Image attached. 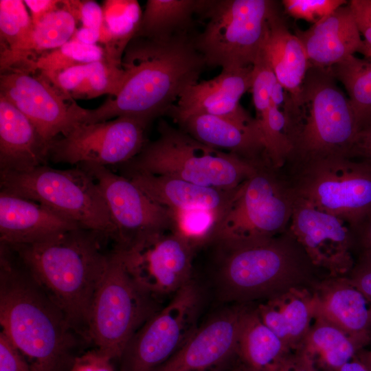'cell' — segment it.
<instances>
[{
  "label": "cell",
  "instance_id": "obj_1",
  "mask_svg": "<svg viewBox=\"0 0 371 371\" xmlns=\"http://www.w3.org/2000/svg\"><path fill=\"white\" fill-rule=\"evenodd\" d=\"M127 74L118 93L99 107L85 109L72 101L77 123H96L122 115L149 123L167 113L183 92L197 82L207 67L187 32L163 38L135 37L122 60Z\"/></svg>",
  "mask_w": 371,
  "mask_h": 371
},
{
  "label": "cell",
  "instance_id": "obj_2",
  "mask_svg": "<svg viewBox=\"0 0 371 371\" xmlns=\"http://www.w3.org/2000/svg\"><path fill=\"white\" fill-rule=\"evenodd\" d=\"M9 256L8 246L1 243V331L34 371H69L83 337L28 271Z\"/></svg>",
  "mask_w": 371,
  "mask_h": 371
},
{
  "label": "cell",
  "instance_id": "obj_3",
  "mask_svg": "<svg viewBox=\"0 0 371 371\" xmlns=\"http://www.w3.org/2000/svg\"><path fill=\"white\" fill-rule=\"evenodd\" d=\"M104 238H109L80 227L42 242L9 245L37 284L85 340H89L94 296L110 255L102 251Z\"/></svg>",
  "mask_w": 371,
  "mask_h": 371
},
{
  "label": "cell",
  "instance_id": "obj_4",
  "mask_svg": "<svg viewBox=\"0 0 371 371\" xmlns=\"http://www.w3.org/2000/svg\"><path fill=\"white\" fill-rule=\"evenodd\" d=\"M217 280L227 300H268L295 289H316L320 271L289 228L271 238L216 243Z\"/></svg>",
  "mask_w": 371,
  "mask_h": 371
},
{
  "label": "cell",
  "instance_id": "obj_5",
  "mask_svg": "<svg viewBox=\"0 0 371 371\" xmlns=\"http://www.w3.org/2000/svg\"><path fill=\"white\" fill-rule=\"evenodd\" d=\"M158 131L157 139L146 142L135 157L117 166L123 176H168L203 186L232 190L265 164H255L207 146L164 120L160 121Z\"/></svg>",
  "mask_w": 371,
  "mask_h": 371
},
{
  "label": "cell",
  "instance_id": "obj_6",
  "mask_svg": "<svg viewBox=\"0 0 371 371\" xmlns=\"http://www.w3.org/2000/svg\"><path fill=\"white\" fill-rule=\"evenodd\" d=\"M300 106V120L287 164L331 155L350 157L359 122L348 97L337 86L330 68L310 66Z\"/></svg>",
  "mask_w": 371,
  "mask_h": 371
},
{
  "label": "cell",
  "instance_id": "obj_7",
  "mask_svg": "<svg viewBox=\"0 0 371 371\" xmlns=\"http://www.w3.org/2000/svg\"><path fill=\"white\" fill-rule=\"evenodd\" d=\"M1 190L38 203L85 229L113 240L115 229L103 192L83 168L46 165L26 172L0 171Z\"/></svg>",
  "mask_w": 371,
  "mask_h": 371
},
{
  "label": "cell",
  "instance_id": "obj_8",
  "mask_svg": "<svg viewBox=\"0 0 371 371\" xmlns=\"http://www.w3.org/2000/svg\"><path fill=\"white\" fill-rule=\"evenodd\" d=\"M297 196L344 220L352 230L371 210V164L343 155L291 162Z\"/></svg>",
  "mask_w": 371,
  "mask_h": 371
},
{
  "label": "cell",
  "instance_id": "obj_9",
  "mask_svg": "<svg viewBox=\"0 0 371 371\" xmlns=\"http://www.w3.org/2000/svg\"><path fill=\"white\" fill-rule=\"evenodd\" d=\"M296 198L281 170L260 166L239 186L217 221L210 243L261 240L283 233L289 226Z\"/></svg>",
  "mask_w": 371,
  "mask_h": 371
},
{
  "label": "cell",
  "instance_id": "obj_10",
  "mask_svg": "<svg viewBox=\"0 0 371 371\" xmlns=\"http://www.w3.org/2000/svg\"><path fill=\"white\" fill-rule=\"evenodd\" d=\"M271 0L208 1L203 12L204 30L193 37L207 66L222 69L253 66L260 55L272 15L278 10Z\"/></svg>",
  "mask_w": 371,
  "mask_h": 371
},
{
  "label": "cell",
  "instance_id": "obj_11",
  "mask_svg": "<svg viewBox=\"0 0 371 371\" xmlns=\"http://www.w3.org/2000/svg\"><path fill=\"white\" fill-rule=\"evenodd\" d=\"M157 301L137 285L115 247L93 301L89 340L113 360L120 359L133 335L159 310Z\"/></svg>",
  "mask_w": 371,
  "mask_h": 371
},
{
  "label": "cell",
  "instance_id": "obj_12",
  "mask_svg": "<svg viewBox=\"0 0 371 371\" xmlns=\"http://www.w3.org/2000/svg\"><path fill=\"white\" fill-rule=\"evenodd\" d=\"M201 298L192 280L178 290L131 338L121 371H153L178 351L197 329Z\"/></svg>",
  "mask_w": 371,
  "mask_h": 371
},
{
  "label": "cell",
  "instance_id": "obj_13",
  "mask_svg": "<svg viewBox=\"0 0 371 371\" xmlns=\"http://www.w3.org/2000/svg\"><path fill=\"white\" fill-rule=\"evenodd\" d=\"M149 124L127 115L96 123H78L50 144L49 157L55 163L120 166L142 150Z\"/></svg>",
  "mask_w": 371,
  "mask_h": 371
},
{
  "label": "cell",
  "instance_id": "obj_14",
  "mask_svg": "<svg viewBox=\"0 0 371 371\" xmlns=\"http://www.w3.org/2000/svg\"><path fill=\"white\" fill-rule=\"evenodd\" d=\"M99 184L115 229V246L127 247L173 229L170 208L149 198L133 181L106 166L82 164Z\"/></svg>",
  "mask_w": 371,
  "mask_h": 371
},
{
  "label": "cell",
  "instance_id": "obj_15",
  "mask_svg": "<svg viewBox=\"0 0 371 371\" xmlns=\"http://www.w3.org/2000/svg\"><path fill=\"white\" fill-rule=\"evenodd\" d=\"M115 247L137 285L156 300L191 281L195 249L173 232Z\"/></svg>",
  "mask_w": 371,
  "mask_h": 371
},
{
  "label": "cell",
  "instance_id": "obj_16",
  "mask_svg": "<svg viewBox=\"0 0 371 371\" xmlns=\"http://www.w3.org/2000/svg\"><path fill=\"white\" fill-rule=\"evenodd\" d=\"M288 228L313 264L329 277H341L352 269L355 237L341 218L297 196Z\"/></svg>",
  "mask_w": 371,
  "mask_h": 371
},
{
  "label": "cell",
  "instance_id": "obj_17",
  "mask_svg": "<svg viewBox=\"0 0 371 371\" xmlns=\"http://www.w3.org/2000/svg\"><path fill=\"white\" fill-rule=\"evenodd\" d=\"M21 69L3 71L0 95L14 105L33 124L49 146L58 134L65 135L76 124L68 100L41 73Z\"/></svg>",
  "mask_w": 371,
  "mask_h": 371
},
{
  "label": "cell",
  "instance_id": "obj_18",
  "mask_svg": "<svg viewBox=\"0 0 371 371\" xmlns=\"http://www.w3.org/2000/svg\"><path fill=\"white\" fill-rule=\"evenodd\" d=\"M253 66L222 69L216 77L189 86L168 111L181 124L195 115H210L244 124L252 118L240 104L243 95L251 89Z\"/></svg>",
  "mask_w": 371,
  "mask_h": 371
},
{
  "label": "cell",
  "instance_id": "obj_19",
  "mask_svg": "<svg viewBox=\"0 0 371 371\" xmlns=\"http://www.w3.org/2000/svg\"><path fill=\"white\" fill-rule=\"evenodd\" d=\"M246 309L233 308L210 318L166 361L153 371H206L236 353Z\"/></svg>",
  "mask_w": 371,
  "mask_h": 371
},
{
  "label": "cell",
  "instance_id": "obj_20",
  "mask_svg": "<svg viewBox=\"0 0 371 371\" xmlns=\"http://www.w3.org/2000/svg\"><path fill=\"white\" fill-rule=\"evenodd\" d=\"M311 66L330 68L361 53L371 56L352 11L342 5L305 30H296Z\"/></svg>",
  "mask_w": 371,
  "mask_h": 371
},
{
  "label": "cell",
  "instance_id": "obj_21",
  "mask_svg": "<svg viewBox=\"0 0 371 371\" xmlns=\"http://www.w3.org/2000/svg\"><path fill=\"white\" fill-rule=\"evenodd\" d=\"M80 227H82L38 203L0 192L2 243L18 245L39 243Z\"/></svg>",
  "mask_w": 371,
  "mask_h": 371
},
{
  "label": "cell",
  "instance_id": "obj_22",
  "mask_svg": "<svg viewBox=\"0 0 371 371\" xmlns=\"http://www.w3.org/2000/svg\"><path fill=\"white\" fill-rule=\"evenodd\" d=\"M48 157L49 146L33 124L0 95V171H29Z\"/></svg>",
  "mask_w": 371,
  "mask_h": 371
},
{
  "label": "cell",
  "instance_id": "obj_23",
  "mask_svg": "<svg viewBox=\"0 0 371 371\" xmlns=\"http://www.w3.org/2000/svg\"><path fill=\"white\" fill-rule=\"evenodd\" d=\"M180 124L188 134L207 146L227 150L255 164H269L256 120L244 124L214 115H195Z\"/></svg>",
  "mask_w": 371,
  "mask_h": 371
},
{
  "label": "cell",
  "instance_id": "obj_24",
  "mask_svg": "<svg viewBox=\"0 0 371 371\" xmlns=\"http://www.w3.org/2000/svg\"><path fill=\"white\" fill-rule=\"evenodd\" d=\"M127 178L160 205L170 209L212 210L219 214L220 218L231 204L239 188L227 190L150 174H133Z\"/></svg>",
  "mask_w": 371,
  "mask_h": 371
},
{
  "label": "cell",
  "instance_id": "obj_25",
  "mask_svg": "<svg viewBox=\"0 0 371 371\" xmlns=\"http://www.w3.org/2000/svg\"><path fill=\"white\" fill-rule=\"evenodd\" d=\"M262 51L277 81L299 106L303 82L311 65L300 40L289 31L278 10L269 20Z\"/></svg>",
  "mask_w": 371,
  "mask_h": 371
},
{
  "label": "cell",
  "instance_id": "obj_26",
  "mask_svg": "<svg viewBox=\"0 0 371 371\" xmlns=\"http://www.w3.org/2000/svg\"><path fill=\"white\" fill-rule=\"evenodd\" d=\"M310 291H289L266 300L256 309L262 322L289 350L299 346L315 317V293Z\"/></svg>",
  "mask_w": 371,
  "mask_h": 371
},
{
  "label": "cell",
  "instance_id": "obj_27",
  "mask_svg": "<svg viewBox=\"0 0 371 371\" xmlns=\"http://www.w3.org/2000/svg\"><path fill=\"white\" fill-rule=\"evenodd\" d=\"M346 284L341 277L321 282L315 291V317L330 322L348 336L365 328L369 312L363 293Z\"/></svg>",
  "mask_w": 371,
  "mask_h": 371
},
{
  "label": "cell",
  "instance_id": "obj_28",
  "mask_svg": "<svg viewBox=\"0 0 371 371\" xmlns=\"http://www.w3.org/2000/svg\"><path fill=\"white\" fill-rule=\"evenodd\" d=\"M261 320L256 310H246L238 335L236 353L251 371H273L291 352Z\"/></svg>",
  "mask_w": 371,
  "mask_h": 371
},
{
  "label": "cell",
  "instance_id": "obj_29",
  "mask_svg": "<svg viewBox=\"0 0 371 371\" xmlns=\"http://www.w3.org/2000/svg\"><path fill=\"white\" fill-rule=\"evenodd\" d=\"M305 337L296 348L315 371H338L354 357L350 337L330 322L315 317Z\"/></svg>",
  "mask_w": 371,
  "mask_h": 371
},
{
  "label": "cell",
  "instance_id": "obj_30",
  "mask_svg": "<svg viewBox=\"0 0 371 371\" xmlns=\"http://www.w3.org/2000/svg\"><path fill=\"white\" fill-rule=\"evenodd\" d=\"M102 10L99 42L103 45V58L122 65L124 51L139 30L143 12L136 0L104 1Z\"/></svg>",
  "mask_w": 371,
  "mask_h": 371
},
{
  "label": "cell",
  "instance_id": "obj_31",
  "mask_svg": "<svg viewBox=\"0 0 371 371\" xmlns=\"http://www.w3.org/2000/svg\"><path fill=\"white\" fill-rule=\"evenodd\" d=\"M208 1L148 0L135 37L163 38L187 32L194 13L203 12Z\"/></svg>",
  "mask_w": 371,
  "mask_h": 371
},
{
  "label": "cell",
  "instance_id": "obj_32",
  "mask_svg": "<svg viewBox=\"0 0 371 371\" xmlns=\"http://www.w3.org/2000/svg\"><path fill=\"white\" fill-rule=\"evenodd\" d=\"M330 69L345 87L360 126L371 116V56L353 55Z\"/></svg>",
  "mask_w": 371,
  "mask_h": 371
},
{
  "label": "cell",
  "instance_id": "obj_33",
  "mask_svg": "<svg viewBox=\"0 0 371 371\" xmlns=\"http://www.w3.org/2000/svg\"><path fill=\"white\" fill-rule=\"evenodd\" d=\"M77 21L63 5L50 12L34 26L29 56L35 61L38 54L55 49L69 42L76 30Z\"/></svg>",
  "mask_w": 371,
  "mask_h": 371
},
{
  "label": "cell",
  "instance_id": "obj_34",
  "mask_svg": "<svg viewBox=\"0 0 371 371\" xmlns=\"http://www.w3.org/2000/svg\"><path fill=\"white\" fill-rule=\"evenodd\" d=\"M104 49L98 45H86L70 40L63 46L41 54L31 66V72L57 71L74 66L100 61Z\"/></svg>",
  "mask_w": 371,
  "mask_h": 371
},
{
  "label": "cell",
  "instance_id": "obj_35",
  "mask_svg": "<svg viewBox=\"0 0 371 371\" xmlns=\"http://www.w3.org/2000/svg\"><path fill=\"white\" fill-rule=\"evenodd\" d=\"M127 74L122 65L102 59L92 63L88 76L71 93V98L90 99L103 94L115 95L126 80Z\"/></svg>",
  "mask_w": 371,
  "mask_h": 371
},
{
  "label": "cell",
  "instance_id": "obj_36",
  "mask_svg": "<svg viewBox=\"0 0 371 371\" xmlns=\"http://www.w3.org/2000/svg\"><path fill=\"white\" fill-rule=\"evenodd\" d=\"M170 210L174 221L172 232L186 240L195 249L210 243L219 214L205 209Z\"/></svg>",
  "mask_w": 371,
  "mask_h": 371
},
{
  "label": "cell",
  "instance_id": "obj_37",
  "mask_svg": "<svg viewBox=\"0 0 371 371\" xmlns=\"http://www.w3.org/2000/svg\"><path fill=\"white\" fill-rule=\"evenodd\" d=\"M282 3L293 18L314 24L348 3L344 0H284Z\"/></svg>",
  "mask_w": 371,
  "mask_h": 371
},
{
  "label": "cell",
  "instance_id": "obj_38",
  "mask_svg": "<svg viewBox=\"0 0 371 371\" xmlns=\"http://www.w3.org/2000/svg\"><path fill=\"white\" fill-rule=\"evenodd\" d=\"M92 63L74 66L57 71L41 73L64 96L72 100L71 93L88 76Z\"/></svg>",
  "mask_w": 371,
  "mask_h": 371
},
{
  "label": "cell",
  "instance_id": "obj_39",
  "mask_svg": "<svg viewBox=\"0 0 371 371\" xmlns=\"http://www.w3.org/2000/svg\"><path fill=\"white\" fill-rule=\"evenodd\" d=\"M63 5L82 27L100 30L103 23L102 8L91 0H64Z\"/></svg>",
  "mask_w": 371,
  "mask_h": 371
},
{
  "label": "cell",
  "instance_id": "obj_40",
  "mask_svg": "<svg viewBox=\"0 0 371 371\" xmlns=\"http://www.w3.org/2000/svg\"><path fill=\"white\" fill-rule=\"evenodd\" d=\"M0 371H34L25 358L1 331Z\"/></svg>",
  "mask_w": 371,
  "mask_h": 371
},
{
  "label": "cell",
  "instance_id": "obj_41",
  "mask_svg": "<svg viewBox=\"0 0 371 371\" xmlns=\"http://www.w3.org/2000/svg\"><path fill=\"white\" fill-rule=\"evenodd\" d=\"M113 359L98 348L77 356L69 371H115Z\"/></svg>",
  "mask_w": 371,
  "mask_h": 371
},
{
  "label": "cell",
  "instance_id": "obj_42",
  "mask_svg": "<svg viewBox=\"0 0 371 371\" xmlns=\"http://www.w3.org/2000/svg\"><path fill=\"white\" fill-rule=\"evenodd\" d=\"M348 5L371 54V0H351Z\"/></svg>",
  "mask_w": 371,
  "mask_h": 371
},
{
  "label": "cell",
  "instance_id": "obj_43",
  "mask_svg": "<svg viewBox=\"0 0 371 371\" xmlns=\"http://www.w3.org/2000/svg\"><path fill=\"white\" fill-rule=\"evenodd\" d=\"M350 157L371 164V116L360 124Z\"/></svg>",
  "mask_w": 371,
  "mask_h": 371
},
{
  "label": "cell",
  "instance_id": "obj_44",
  "mask_svg": "<svg viewBox=\"0 0 371 371\" xmlns=\"http://www.w3.org/2000/svg\"><path fill=\"white\" fill-rule=\"evenodd\" d=\"M25 4L29 8L34 26L50 12L60 8L63 1L58 0H25Z\"/></svg>",
  "mask_w": 371,
  "mask_h": 371
},
{
  "label": "cell",
  "instance_id": "obj_45",
  "mask_svg": "<svg viewBox=\"0 0 371 371\" xmlns=\"http://www.w3.org/2000/svg\"><path fill=\"white\" fill-rule=\"evenodd\" d=\"M273 371H315L310 362L297 349L280 361Z\"/></svg>",
  "mask_w": 371,
  "mask_h": 371
},
{
  "label": "cell",
  "instance_id": "obj_46",
  "mask_svg": "<svg viewBox=\"0 0 371 371\" xmlns=\"http://www.w3.org/2000/svg\"><path fill=\"white\" fill-rule=\"evenodd\" d=\"M368 258L363 262L359 277L356 278L360 291L366 295L371 296V252L368 251Z\"/></svg>",
  "mask_w": 371,
  "mask_h": 371
},
{
  "label": "cell",
  "instance_id": "obj_47",
  "mask_svg": "<svg viewBox=\"0 0 371 371\" xmlns=\"http://www.w3.org/2000/svg\"><path fill=\"white\" fill-rule=\"evenodd\" d=\"M352 231L354 237L359 236L366 247L371 252V210Z\"/></svg>",
  "mask_w": 371,
  "mask_h": 371
},
{
  "label": "cell",
  "instance_id": "obj_48",
  "mask_svg": "<svg viewBox=\"0 0 371 371\" xmlns=\"http://www.w3.org/2000/svg\"><path fill=\"white\" fill-rule=\"evenodd\" d=\"M71 40L86 45H97L100 40V31L82 26L76 29Z\"/></svg>",
  "mask_w": 371,
  "mask_h": 371
},
{
  "label": "cell",
  "instance_id": "obj_49",
  "mask_svg": "<svg viewBox=\"0 0 371 371\" xmlns=\"http://www.w3.org/2000/svg\"><path fill=\"white\" fill-rule=\"evenodd\" d=\"M338 371H371L363 363L355 361L350 360L343 365Z\"/></svg>",
  "mask_w": 371,
  "mask_h": 371
},
{
  "label": "cell",
  "instance_id": "obj_50",
  "mask_svg": "<svg viewBox=\"0 0 371 371\" xmlns=\"http://www.w3.org/2000/svg\"><path fill=\"white\" fill-rule=\"evenodd\" d=\"M232 371H251V370L247 368L246 367H245L244 366H243L240 368H235Z\"/></svg>",
  "mask_w": 371,
  "mask_h": 371
}]
</instances>
